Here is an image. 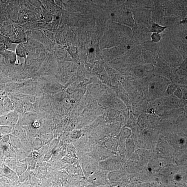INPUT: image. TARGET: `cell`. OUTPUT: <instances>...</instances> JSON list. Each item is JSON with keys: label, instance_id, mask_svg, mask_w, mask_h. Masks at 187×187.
Masks as SVG:
<instances>
[{"label": "cell", "instance_id": "cell-11", "mask_svg": "<svg viewBox=\"0 0 187 187\" xmlns=\"http://www.w3.org/2000/svg\"><path fill=\"white\" fill-rule=\"evenodd\" d=\"M7 58L12 64L14 63L16 60V53L13 52L7 51Z\"/></svg>", "mask_w": 187, "mask_h": 187}, {"label": "cell", "instance_id": "cell-7", "mask_svg": "<svg viewBox=\"0 0 187 187\" xmlns=\"http://www.w3.org/2000/svg\"><path fill=\"white\" fill-rule=\"evenodd\" d=\"M29 126L23 127L25 130L27 136L33 137H37L38 135L37 129L34 128L31 125Z\"/></svg>", "mask_w": 187, "mask_h": 187}, {"label": "cell", "instance_id": "cell-10", "mask_svg": "<svg viewBox=\"0 0 187 187\" xmlns=\"http://www.w3.org/2000/svg\"><path fill=\"white\" fill-rule=\"evenodd\" d=\"M16 54L18 56L22 57H26V52L24 47L22 44L18 45L16 49Z\"/></svg>", "mask_w": 187, "mask_h": 187}, {"label": "cell", "instance_id": "cell-5", "mask_svg": "<svg viewBox=\"0 0 187 187\" xmlns=\"http://www.w3.org/2000/svg\"><path fill=\"white\" fill-rule=\"evenodd\" d=\"M28 167V165L25 163L18 161L16 170V173L17 176L18 177L26 171L27 170Z\"/></svg>", "mask_w": 187, "mask_h": 187}, {"label": "cell", "instance_id": "cell-12", "mask_svg": "<svg viewBox=\"0 0 187 187\" xmlns=\"http://www.w3.org/2000/svg\"><path fill=\"white\" fill-rule=\"evenodd\" d=\"M29 172L27 170L24 173L18 177V180L20 182H25L29 179Z\"/></svg>", "mask_w": 187, "mask_h": 187}, {"label": "cell", "instance_id": "cell-4", "mask_svg": "<svg viewBox=\"0 0 187 187\" xmlns=\"http://www.w3.org/2000/svg\"><path fill=\"white\" fill-rule=\"evenodd\" d=\"M18 161L16 157H8L5 158L4 164L11 170L16 172L17 164Z\"/></svg>", "mask_w": 187, "mask_h": 187}, {"label": "cell", "instance_id": "cell-17", "mask_svg": "<svg viewBox=\"0 0 187 187\" xmlns=\"http://www.w3.org/2000/svg\"><path fill=\"white\" fill-rule=\"evenodd\" d=\"M5 159V157L3 153L0 150V165L3 164Z\"/></svg>", "mask_w": 187, "mask_h": 187}, {"label": "cell", "instance_id": "cell-8", "mask_svg": "<svg viewBox=\"0 0 187 187\" xmlns=\"http://www.w3.org/2000/svg\"><path fill=\"white\" fill-rule=\"evenodd\" d=\"M13 131V126H0V131L3 135L11 134Z\"/></svg>", "mask_w": 187, "mask_h": 187}, {"label": "cell", "instance_id": "cell-9", "mask_svg": "<svg viewBox=\"0 0 187 187\" xmlns=\"http://www.w3.org/2000/svg\"><path fill=\"white\" fill-rule=\"evenodd\" d=\"M34 150H38L40 148L43 146V145L41 139L38 136H37L34 138L32 142Z\"/></svg>", "mask_w": 187, "mask_h": 187}, {"label": "cell", "instance_id": "cell-14", "mask_svg": "<svg viewBox=\"0 0 187 187\" xmlns=\"http://www.w3.org/2000/svg\"><path fill=\"white\" fill-rule=\"evenodd\" d=\"M31 125L35 129H38L40 128L41 124L40 121L35 120L33 122Z\"/></svg>", "mask_w": 187, "mask_h": 187}, {"label": "cell", "instance_id": "cell-6", "mask_svg": "<svg viewBox=\"0 0 187 187\" xmlns=\"http://www.w3.org/2000/svg\"><path fill=\"white\" fill-rule=\"evenodd\" d=\"M167 27L162 26L156 23H153L151 25L150 31L152 33H160L164 32Z\"/></svg>", "mask_w": 187, "mask_h": 187}, {"label": "cell", "instance_id": "cell-16", "mask_svg": "<svg viewBox=\"0 0 187 187\" xmlns=\"http://www.w3.org/2000/svg\"><path fill=\"white\" fill-rule=\"evenodd\" d=\"M9 113L4 108V106L0 105V117L5 114H7Z\"/></svg>", "mask_w": 187, "mask_h": 187}, {"label": "cell", "instance_id": "cell-18", "mask_svg": "<svg viewBox=\"0 0 187 187\" xmlns=\"http://www.w3.org/2000/svg\"><path fill=\"white\" fill-rule=\"evenodd\" d=\"M3 136V135L1 131H0V141H1Z\"/></svg>", "mask_w": 187, "mask_h": 187}, {"label": "cell", "instance_id": "cell-15", "mask_svg": "<svg viewBox=\"0 0 187 187\" xmlns=\"http://www.w3.org/2000/svg\"><path fill=\"white\" fill-rule=\"evenodd\" d=\"M31 155L32 158L36 161H38L40 157L39 154L37 150L33 151L31 153Z\"/></svg>", "mask_w": 187, "mask_h": 187}, {"label": "cell", "instance_id": "cell-1", "mask_svg": "<svg viewBox=\"0 0 187 187\" xmlns=\"http://www.w3.org/2000/svg\"><path fill=\"white\" fill-rule=\"evenodd\" d=\"M19 119V115L13 111L9 112L0 117V126L13 127L17 124Z\"/></svg>", "mask_w": 187, "mask_h": 187}, {"label": "cell", "instance_id": "cell-2", "mask_svg": "<svg viewBox=\"0 0 187 187\" xmlns=\"http://www.w3.org/2000/svg\"><path fill=\"white\" fill-rule=\"evenodd\" d=\"M13 131L12 133V135L17 136L19 138L20 140H22L25 138L27 136V134L25 130L23 127L20 125L17 124L13 126Z\"/></svg>", "mask_w": 187, "mask_h": 187}, {"label": "cell", "instance_id": "cell-3", "mask_svg": "<svg viewBox=\"0 0 187 187\" xmlns=\"http://www.w3.org/2000/svg\"><path fill=\"white\" fill-rule=\"evenodd\" d=\"M10 139L9 143L11 146L15 150L16 149L22 148L21 141L20 139L17 136L10 134Z\"/></svg>", "mask_w": 187, "mask_h": 187}, {"label": "cell", "instance_id": "cell-13", "mask_svg": "<svg viewBox=\"0 0 187 187\" xmlns=\"http://www.w3.org/2000/svg\"><path fill=\"white\" fill-rule=\"evenodd\" d=\"M151 38L153 42L157 43L161 41V36L160 33H153V34L151 35Z\"/></svg>", "mask_w": 187, "mask_h": 187}]
</instances>
